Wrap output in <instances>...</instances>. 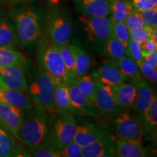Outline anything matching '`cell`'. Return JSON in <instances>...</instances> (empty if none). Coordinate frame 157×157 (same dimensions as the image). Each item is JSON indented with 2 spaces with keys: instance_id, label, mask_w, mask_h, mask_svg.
<instances>
[{
  "instance_id": "obj_38",
  "label": "cell",
  "mask_w": 157,
  "mask_h": 157,
  "mask_svg": "<svg viewBox=\"0 0 157 157\" xmlns=\"http://www.w3.org/2000/svg\"><path fill=\"white\" fill-rule=\"evenodd\" d=\"M143 21L150 28H157V7L138 12Z\"/></svg>"
},
{
  "instance_id": "obj_41",
  "label": "cell",
  "mask_w": 157,
  "mask_h": 157,
  "mask_svg": "<svg viewBox=\"0 0 157 157\" xmlns=\"http://www.w3.org/2000/svg\"><path fill=\"white\" fill-rule=\"evenodd\" d=\"M135 10L140 12L154 7H157L151 3L150 0H130Z\"/></svg>"
},
{
  "instance_id": "obj_28",
  "label": "cell",
  "mask_w": 157,
  "mask_h": 157,
  "mask_svg": "<svg viewBox=\"0 0 157 157\" xmlns=\"http://www.w3.org/2000/svg\"><path fill=\"white\" fill-rule=\"evenodd\" d=\"M76 85L80 91L94 103L96 91V82L91 74H84L75 78Z\"/></svg>"
},
{
  "instance_id": "obj_37",
  "label": "cell",
  "mask_w": 157,
  "mask_h": 157,
  "mask_svg": "<svg viewBox=\"0 0 157 157\" xmlns=\"http://www.w3.org/2000/svg\"><path fill=\"white\" fill-rule=\"evenodd\" d=\"M127 56L135 62L140 60L142 59V49L140 43L130 38L127 48Z\"/></svg>"
},
{
  "instance_id": "obj_18",
  "label": "cell",
  "mask_w": 157,
  "mask_h": 157,
  "mask_svg": "<svg viewBox=\"0 0 157 157\" xmlns=\"http://www.w3.org/2000/svg\"><path fill=\"white\" fill-rule=\"evenodd\" d=\"M50 78L53 85V101L57 113L71 114L67 82L51 76Z\"/></svg>"
},
{
  "instance_id": "obj_44",
  "label": "cell",
  "mask_w": 157,
  "mask_h": 157,
  "mask_svg": "<svg viewBox=\"0 0 157 157\" xmlns=\"http://www.w3.org/2000/svg\"><path fill=\"white\" fill-rule=\"evenodd\" d=\"M1 87H6L5 84L4 83L3 80L2 79L1 77H0V88H1Z\"/></svg>"
},
{
  "instance_id": "obj_34",
  "label": "cell",
  "mask_w": 157,
  "mask_h": 157,
  "mask_svg": "<svg viewBox=\"0 0 157 157\" xmlns=\"http://www.w3.org/2000/svg\"><path fill=\"white\" fill-rule=\"evenodd\" d=\"M125 24L129 31L138 30L141 29L150 28L143 21L140 13L135 10H133L127 16L126 21H125Z\"/></svg>"
},
{
  "instance_id": "obj_32",
  "label": "cell",
  "mask_w": 157,
  "mask_h": 157,
  "mask_svg": "<svg viewBox=\"0 0 157 157\" xmlns=\"http://www.w3.org/2000/svg\"><path fill=\"white\" fill-rule=\"evenodd\" d=\"M30 156L36 157H61L59 148H56L50 143L45 141L39 146L29 148L28 150Z\"/></svg>"
},
{
  "instance_id": "obj_1",
  "label": "cell",
  "mask_w": 157,
  "mask_h": 157,
  "mask_svg": "<svg viewBox=\"0 0 157 157\" xmlns=\"http://www.w3.org/2000/svg\"><path fill=\"white\" fill-rule=\"evenodd\" d=\"M23 113L18 130V140L29 148L45 142L48 135V112L44 108L35 105Z\"/></svg>"
},
{
  "instance_id": "obj_31",
  "label": "cell",
  "mask_w": 157,
  "mask_h": 157,
  "mask_svg": "<svg viewBox=\"0 0 157 157\" xmlns=\"http://www.w3.org/2000/svg\"><path fill=\"white\" fill-rule=\"evenodd\" d=\"M54 48L58 50V53L61 57L64 63L66 70L72 78H76L75 64H74V59L71 50H70L68 44H52Z\"/></svg>"
},
{
  "instance_id": "obj_35",
  "label": "cell",
  "mask_w": 157,
  "mask_h": 157,
  "mask_svg": "<svg viewBox=\"0 0 157 157\" xmlns=\"http://www.w3.org/2000/svg\"><path fill=\"white\" fill-rule=\"evenodd\" d=\"M138 65L139 69H140L141 75L144 76L146 79L151 82L152 83L156 84L157 82V71L156 68H153L149 65L146 63L141 59L140 60L137 62Z\"/></svg>"
},
{
  "instance_id": "obj_10",
  "label": "cell",
  "mask_w": 157,
  "mask_h": 157,
  "mask_svg": "<svg viewBox=\"0 0 157 157\" xmlns=\"http://www.w3.org/2000/svg\"><path fill=\"white\" fill-rule=\"evenodd\" d=\"M24 67L25 65H16L0 68V77L6 87L17 91L28 90L29 84Z\"/></svg>"
},
{
  "instance_id": "obj_42",
  "label": "cell",
  "mask_w": 157,
  "mask_h": 157,
  "mask_svg": "<svg viewBox=\"0 0 157 157\" xmlns=\"http://www.w3.org/2000/svg\"><path fill=\"white\" fill-rule=\"evenodd\" d=\"M140 47L142 50L146 51V52H152V51L157 50V44H155L151 38L140 44Z\"/></svg>"
},
{
  "instance_id": "obj_17",
  "label": "cell",
  "mask_w": 157,
  "mask_h": 157,
  "mask_svg": "<svg viewBox=\"0 0 157 157\" xmlns=\"http://www.w3.org/2000/svg\"><path fill=\"white\" fill-rule=\"evenodd\" d=\"M115 156L118 157H145L148 156L147 150L142 142L129 140L119 136L113 138Z\"/></svg>"
},
{
  "instance_id": "obj_25",
  "label": "cell",
  "mask_w": 157,
  "mask_h": 157,
  "mask_svg": "<svg viewBox=\"0 0 157 157\" xmlns=\"http://www.w3.org/2000/svg\"><path fill=\"white\" fill-rule=\"evenodd\" d=\"M114 62L125 79H129L132 81V83H135L143 78L138 65L132 58L125 56L119 60H114Z\"/></svg>"
},
{
  "instance_id": "obj_22",
  "label": "cell",
  "mask_w": 157,
  "mask_h": 157,
  "mask_svg": "<svg viewBox=\"0 0 157 157\" xmlns=\"http://www.w3.org/2000/svg\"><path fill=\"white\" fill-rule=\"evenodd\" d=\"M112 94L114 101L118 106L130 108L133 106L137 95V87L134 83H125L124 82L112 87Z\"/></svg>"
},
{
  "instance_id": "obj_5",
  "label": "cell",
  "mask_w": 157,
  "mask_h": 157,
  "mask_svg": "<svg viewBox=\"0 0 157 157\" xmlns=\"http://www.w3.org/2000/svg\"><path fill=\"white\" fill-rule=\"evenodd\" d=\"M112 124L117 136L142 142L143 129L142 121L136 112L125 111L119 112L112 121Z\"/></svg>"
},
{
  "instance_id": "obj_15",
  "label": "cell",
  "mask_w": 157,
  "mask_h": 157,
  "mask_svg": "<svg viewBox=\"0 0 157 157\" xmlns=\"http://www.w3.org/2000/svg\"><path fill=\"white\" fill-rule=\"evenodd\" d=\"M114 137L106 133L98 140L82 148V156L83 157H112L115 156Z\"/></svg>"
},
{
  "instance_id": "obj_46",
  "label": "cell",
  "mask_w": 157,
  "mask_h": 157,
  "mask_svg": "<svg viewBox=\"0 0 157 157\" xmlns=\"http://www.w3.org/2000/svg\"><path fill=\"white\" fill-rule=\"evenodd\" d=\"M109 2H110V1H111V0H109Z\"/></svg>"
},
{
  "instance_id": "obj_30",
  "label": "cell",
  "mask_w": 157,
  "mask_h": 157,
  "mask_svg": "<svg viewBox=\"0 0 157 157\" xmlns=\"http://www.w3.org/2000/svg\"><path fill=\"white\" fill-rule=\"evenodd\" d=\"M16 40L14 27L7 21H0V47H14Z\"/></svg>"
},
{
  "instance_id": "obj_45",
  "label": "cell",
  "mask_w": 157,
  "mask_h": 157,
  "mask_svg": "<svg viewBox=\"0 0 157 157\" xmlns=\"http://www.w3.org/2000/svg\"><path fill=\"white\" fill-rule=\"evenodd\" d=\"M151 2V3L154 5V6H156L157 7V0H150Z\"/></svg>"
},
{
  "instance_id": "obj_8",
  "label": "cell",
  "mask_w": 157,
  "mask_h": 157,
  "mask_svg": "<svg viewBox=\"0 0 157 157\" xmlns=\"http://www.w3.org/2000/svg\"><path fill=\"white\" fill-rule=\"evenodd\" d=\"M78 19L90 42L104 44L113 34L111 21L108 17L81 15Z\"/></svg>"
},
{
  "instance_id": "obj_16",
  "label": "cell",
  "mask_w": 157,
  "mask_h": 157,
  "mask_svg": "<svg viewBox=\"0 0 157 157\" xmlns=\"http://www.w3.org/2000/svg\"><path fill=\"white\" fill-rule=\"evenodd\" d=\"M16 137L0 124V157L30 156Z\"/></svg>"
},
{
  "instance_id": "obj_33",
  "label": "cell",
  "mask_w": 157,
  "mask_h": 157,
  "mask_svg": "<svg viewBox=\"0 0 157 157\" xmlns=\"http://www.w3.org/2000/svg\"><path fill=\"white\" fill-rule=\"evenodd\" d=\"M110 20L112 25L113 35L118 40L120 41L127 48L129 39H130V34H129V31L126 24L124 22H119V21L111 20V18Z\"/></svg>"
},
{
  "instance_id": "obj_36",
  "label": "cell",
  "mask_w": 157,
  "mask_h": 157,
  "mask_svg": "<svg viewBox=\"0 0 157 157\" xmlns=\"http://www.w3.org/2000/svg\"><path fill=\"white\" fill-rule=\"evenodd\" d=\"M59 151L61 157H82V148L74 140L59 148Z\"/></svg>"
},
{
  "instance_id": "obj_7",
  "label": "cell",
  "mask_w": 157,
  "mask_h": 157,
  "mask_svg": "<svg viewBox=\"0 0 157 157\" xmlns=\"http://www.w3.org/2000/svg\"><path fill=\"white\" fill-rule=\"evenodd\" d=\"M39 65L50 76L67 82L71 77L58 50L52 44H45L39 50Z\"/></svg>"
},
{
  "instance_id": "obj_9",
  "label": "cell",
  "mask_w": 157,
  "mask_h": 157,
  "mask_svg": "<svg viewBox=\"0 0 157 157\" xmlns=\"http://www.w3.org/2000/svg\"><path fill=\"white\" fill-rule=\"evenodd\" d=\"M69 91L71 114L84 117H96L98 109L91 101L80 91L76 85L75 78L67 81Z\"/></svg>"
},
{
  "instance_id": "obj_26",
  "label": "cell",
  "mask_w": 157,
  "mask_h": 157,
  "mask_svg": "<svg viewBox=\"0 0 157 157\" xmlns=\"http://www.w3.org/2000/svg\"><path fill=\"white\" fill-rule=\"evenodd\" d=\"M26 58L13 47H0V68L25 65Z\"/></svg>"
},
{
  "instance_id": "obj_13",
  "label": "cell",
  "mask_w": 157,
  "mask_h": 157,
  "mask_svg": "<svg viewBox=\"0 0 157 157\" xmlns=\"http://www.w3.org/2000/svg\"><path fill=\"white\" fill-rule=\"evenodd\" d=\"M91 76L96 82L111 87L119 85L126 80L113 60L101 64L91 74Z\"/></svg>"
},
{
  "instance_id": "obj_4",
  "label": "cell",
  "mask_w": 157,
  "mask_h": 157,
  "mask_svg": "<svg viewBox=\"0 0 157 157\" xmlns=\"http://www.w3.org/2000/svg\"><path fill=\"white\" fill-rule=\"evenodd\" d=\"M77 121L74 115L69 113H59L53 121L47 137V142L58 148L73 141Z\"/></svg>"
},
{
  "instance_id": "obj_14",
  "label": "cell",
  "mask_w": 157,
  "mask_h": 157,
  "mask_svg": "<svg viewBox=\"0 0 157 157\" xmlns=\"http://www.w3.org/2000/svg\"><path fill=\"white\" fill-rule=\"evenodd\" d=\"M96 82V81H95ZM94 104L104 114L111 115L121 112L122 108L116 104L112 94V87L96 82V91Z\"/></svg>"
},
{
  "instance_id": "obj_43",
  "label": "cell",
  "mask_w": 157,
  "mask_h": 157,
  "mask_svg": "<svg viewBox=\"0 0 157 157\" xmlns=\"http://www.w3.org/2000/svg\"><path fill=\"white\" fill-rule=\"evenodd\" d=\"M60 0H48V3L50 4V5L52 6H54V7H56V6H57L59 4V2H60Z\"/></svg>"
},
{
  "instance_id": "obj_2",
  "label": "cell",
  "mask_w": 157,
  "mask_h": 157,
  "mask_svg": "<svg viewBox=\"0 0 157 157\" xmlns=\"http://www.w3.org/2000/svg\"><path fill=\"white\" fill-rule=\"evenodd\" d=\"M33 73L28 89L31 101L35 105L44 108L48 113L55 114L57 111L53 101V85L50 75L40 65Z\"/></svg>"
},
{
  "instance_id": "obj_39",
  "label": "cell",
  "mask_w": 157,
  "mask_h": 157,
  "mask_svg": "<svg viewBox=\"0 0 157 157\" xmlns=\"http://www.w3.org/2000/svg\"><path fill=\"white\" fill-rule=\"evenodd\" d=\"M152 28L148 29H141L138 30L131 31H129V34H130V38L134 39L140 44H142L143 42H146L151 38V34L153 31Z\"/></svg>"
},
{
  "instance_id": "obj_23",
  "label": "cell",
  "mask_w": 157,
  "mask_h": 157,
  "mask_svg": "<svg viewBox=\"0 0 157 157\" xmlns=\"http://www.w3.org/2000/svg\"><path fill=\"white\" fill-rule=\"evenodd\" d=\"M141 121L143 124V135H146V139H156L157 133V98L156 95H154L151 103Z\"/></svg>"
},
{
  "instance_id": "obj_20",
  "label": "cell",
  "mask_w": 157,
  "mask_h": 157,
  "mask_svg": "<svg viewBox=\"0 0 157 157\" xmlns=\"http://www.w3.org/2000/svg\"><path fill=\"white\" fill-rule=\"evenodd\" d=\"M0 101L27 111L34 107V103L25 92L17 91L8 87L0 88Z\"/></svg>"
},
{
  "instance_id": "obj_21",
  "label": "cell",
  "mask_w": 157,
  "mask_h": 157,
  "mask_svg": "<svg viewBox=\"0 0 157 157\" xmlns=\"http://www.w3.org/2000/svg\"><path fill=\"white\" fill-rule=\"evenodd\" d=\"M76 7L82 15L108 17L110 15L109 0H76Z\"/></svg>"
},
{
  "instance_id": "obj_29",
  "label": "cell",
  "mask_w": 157,
  "mask_h": 157,
  "mask_svg": "<svg viewBox=\"0 0 157 157\" xmlns=\"http://www.w3.org/2000/svg\"><path fill=\"white\" fill-rule=\"evenodd\" d=\"M104 44L105 52L113 60H119L127 56V48L113 34Z\"/></svg>"
},
{
  "instance_id": "obj_3",
  "label": "cell",
  "mask_w": 157,
  "mask_h": 157,
  "mask_svg": "<svg viewBox=\"0 0 157 157\" xmlns=\"http://www.w3.org/2000/svg\"><path fill=\"white\" fill-rule=\"evenodd\" d=\"M15 23L17 39L23 46H29L42 38L40 17L32 9L18 12L15 15Z\"/></svg>"
},
{
  "instance_id": "obj_12",
  "label": "cell",
  "mask_w": 157,
  "mask_h": 157,
  "mask_svg": "<svg viewBox=\"0 0 157 157\" xmlns=\"http://www.w3.org/2000/svg\"><path fill=\"white\" fill-rule=\"evenodd\" d=\"M109 132L88 121L76 123L74 141L81 148L87 146Z\"/></svg>"
},
{
  "instance_id": "obj_24",
  "label": "cell",
  "mask_w": 157,
  "mask_h": 157,
  "mask_svg": "<svg viewBox=\"0 0 157 157\" xmlns=\"http://www.w3.org/2000/svg\"><path fill=\"white\" fill-rule=\"evenodd\" d=\"M68 46L74 56L76 76L87 74L93 62L91 55L75 44H68Z\"/></svg>"
},
{
  "instance_id": "obj_19",
  "label": "cell",
  "mask_w": 157,
  "mask_h": 157,
  "mask_svg": "<svg viewBox=\"0 0 157 157\" xmlns=\"http://www.w3.org/2000/svg\"><path fill=\"white\" fill-rule=\"evenodd\" d=\"M137 87V95L135 103L133 104L135 112L139 115L142 120L146 111L150 106L154 93L151 87L144 78L137 81L134 83Z\"/></svg>"
},
{
  "instance_id": "obj_27",
  "label": "cell",
  "mask_w": 157,
  "mask_h": 157,
  "mask_svg": "<svg viewBox=\"0 0 157 157\" xmlns=\"http://www.w3.org/2000/svg\"><path fill=\"white\" fill-rule=\"evenodd\" d=\"M110 18L124 23H125L129 13L134 10L130 0H111L110 1Z\"/></svg>"
},
{
  "instance_id": "obj_6",
  "label": "cell",
  "mask_w": 157,
  "mask_h": 157,
  "mask_svg": "<svg viewBox=\"0 0 157 157\" xmlns=\"http://www.w3.org/2000/svg\"><path fill=\"white\" fill-rule=\"evenodd\" d=\"M49 34L52 44H69L72 35V23L66 12L54 8L48 18Z\"/></svg>"
},
{
  "instance_id": "obj_11",
  "label": "cell",
  "mask_w": 157,
  "mask_h": 157,
  "mask_svg": "<svg viewBox=\"0 0 157 157\" xmlns=\"http://www.w3.org/2000/svg\"><path fill=\"white\" fill-rule=\"evenodd\" d=\"M23 113V110L0 101V124L17 140Z\"/></svg>"
},
{
  "instance_id": "obj_40",
  "label": "cell",
  "mask_w": 157,
  "mask_h": 157,
  "mask_svg": "<svg viewBox=\"0 0 157 157\" xmlns=\"http://www.w3.org/2000/svg\"><path fill=\"white\" fill-rule=\"evenodd\" d=\"M142 60L151 67L157 68V50L152 52L142 50Z\"/></svg>"
}]
</instances>
